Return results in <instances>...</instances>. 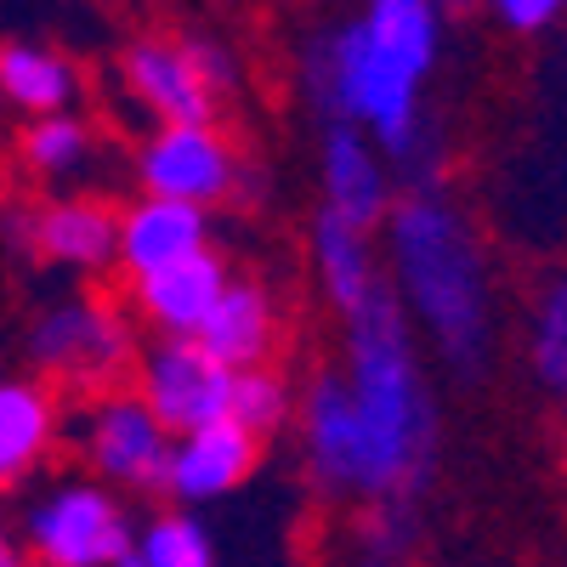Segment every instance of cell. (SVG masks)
I'll use <instances>...</instances> for the list:
<instances>
[{"instance_id":"cell-24","label":"cell","mask_w":567,"mask_h":567,"mask_svg":"<svg viewBox=\"0 0 567 567\" xmlns=\"http://www.w3.org/2000/svg\"><path fill=\"white\" fill-rule=\"evenodd\" d=\"M561 7H567V0H488L494 23L511 29V34H545V29H556Z\"/></svg>"},{"instance_id":"cell-13","label":"cell","mask_w":567,"mask_h":567,"mask_svg":"<svg viewBox=\"0 0 567 567\" xmlns=\"http://www.w3.org/2000/svg\"><path fill=\"white\" fill-rule=\"evenodd\" d=\"M227 256L210 245L199 256H182L148 278H136L131 284V301H136V318L154 329V341H194L199 336V323L210 318L216 296L227 290Z\"/></svg>"},{"instance_id":"cell-19","label":"cell","mask_w":567,"mask_h":567,"mask_svg":"<svg viewBox=\"0 0 567 567\" xmlns=\"http://www.w3.org/2000/svg\"><path fill=\"white\" fill-rule=\"evenodd\" d=\"M131 556L136 567H221L216 534L199 523V511H182V505H165L148 523H136Z\"/></svg>"},{"instance_id":"cell-16","label":"cell","mask_w":567,"mask_h":567,"mask_svg":"<svg viewBox=\"0 0 567 567\" xmlns=\"http://www.w3.org/2000/svg\"><path fill=\"white\" fill-rule=\"evenodd\" d=\"M194 341L221 369H233V374L272 363V347H278V301H272V290L261 278H239V272H233Z\"/></svg>"},{"instance_id":"cell-26","label":"cell","mask_w":567,"mask_h":567,"mask_svg":"<svg viewBox=\"0 0 567 567\" xmlns=\"http://www.w3.org/2000/svg\"><path fill=\"white\" fill-rule=\"evenodd\" d=\"M0 567H29V556H23V545L12 539L7 523H0Z\"/></svg>"},{"instance_id":"cell-12","label":"cell","mask_w":567,"mask_h":567,"mask_svg":"<svg viewBox=\"0 0 567 567\" xmlns=\"http://www.w3.org/2000/svg\"><path fill=\"white\" fill-rule=\"evenodd\" d=\"M63 443V403L40 374H0V494H18L52 465Z\"/></svg>"},{"instance_id":"cell-17","label":"cell","mask_w":567,"mask_h":567,"mask_svg":"<svg viewBox=\"0 0 567 567\" xmlns=\"http://www.w3.org/2000/svg\"><path fill=\"white\" fill-rule=\"evenodd\" d=\"M307 256H312V272H318L323 301L336 307L341 318L381 290V245H374L369 227H352V221L329 216V210H312Z\"/></svg>"},{"instance_id":"cell-28","label":"cell","mask_w":567,"mask_h":567,"mask_svg":"<svg viewBox=\"0 0 567 567\" xmlns=\"http://www.w3.org/2000/svg\"><path fill=\"white\" fill-rule=\"evenodd\" d=\"M114 567H136V556H120V561H114Z\"/></svg>"},{"instance_id":"cell-22","label":"cell","mask_w":567,"mask_h":567,"mask_svg":"<svg viewBox=\"0 0 567 567\" xmlns=\"http://www.w3.org/2000/svg\"><path fill=\"white\" fill-rule=\"evenodd\" d=\"M227 420L239 425V432H250L256 443H267L272 432H284V425L296 420V386L284 381V374H278L272 363H261V369H245V374H233Z\"/></svg>"},{"instance_id":"cell-20","label":"cell","mask_w":567,"mask_h":567,"mask_svg":"<svg viewBox=\"0 0 567 567\" xmlns=\"http://www.w3.org/2000/svg\"><path fill=\"white\" fill-rule=\"evenodd\" d=\"M91 154H97V136H91V120H80V114L29 120V131L18 136V159L40 182H74V176H85Z\"/></svg>"},{"instance_id":"cell-14","label":"cell","mask_w":567,"mask_h":567,"mask_svg":"<svg viewBox=\"0 0 567 567\" xmlns=\"http://www.w3.org/2000/svg\"><path fill=\"white\" fill-rule=\"evenodd\" d=\"M199 250H210V210L148 199V194H136L125 210H114V272H125V284Z\"/></svg>"},{"instance_id":"cell-2","label":"cell","mask_w":567,"mask_h":567,"mask_svg":"<svg viewBox=\"0 0 567 567\" xmlns=\"http://www.w3.org/2000/svg\"><path fill=\"white\" fill-rule=\"evenodd\" d=\"M381 284L409 318L414 341L449 374L483 381L499 358V272L488 239L437 176L392 199L381 216Z\"/></svg>"},{"instance_id":"cell-23","label":"cell","mask_w":567,"mask_h":567,"mask_svg":"<svg viewBox=\"0 0 567 567\" xmlns=\"http://www.w3.org/2000/svg\"><path fill=\"white\" fill-rule=\"evenodd\" d=\"M369 511V528H363V556H386V561H403L420 534H425V516H420V499H381V505H363Z\"/></svg>"},{"instance_id":"cell-11","label":"cell","mask_w":567,"mask_h":567,"mask_svg":"<svg viewBox=\"0 0 567 567\" xmlns=\"http://www.w3.org/2000/svg\"><path fill=\"white\" fill-rule=\"evenodd\" d=\"M318 187L329 216H341L352 227H381V216L392 210L398 187H392V165L374 154V142L352 125H323L318 136Z\"/></svg>"},{"instance_id":"cell-8","label":"cell","mask_w":567,"mask_h":567,"mask_svg":"<svg viewBox=\"0 0 567 567\" xmlns=\"http://www.w3.org/2000/svg\"><path fill=\"white\" fill-rule=\"evenodd\" d=\"M148 414L171 437L199 432L210 420H227L233 398V369H221L199 341H148L136 352V386Z\"/></svg>"},{"instance_id":"cell-21","label":"cell","mask_w":567,"mask_h":567,"mask_svg":"<svg viewBox=\"0 0 567 567\" xmlns=\"http://www.w3.org/2000/svg\"><path fill=\"white\" fill-rule=\"evenodd\" d=\"M528 374L545 398H567V284L545 278L528 307Z\"/></svg>"},{"instance_id":"cell-3","label":"cell","mask_w":567,"mask_h":567,"mask_svg":"<svg viewBox=\"0 0 567 567\" xmlns=\"http://www.w3.org/2000/svg\"><path fill=\"white\" fill-rule=\"evenodd\" d=\"M443 52L437 0H363L352 23L307 40L301 85L329 125H352L386 165L432 176V125H425V74Z\"/></svg>"},{"instance_id":"cell-4","label":"cell","mask_w":567,"mask_h":567,"mask_svg":"<svg viewBox=\"0 0 567 567\" xmlns=\"http://www.w3.org/2000/svg\"><path fill=\"white\" fill-rule=\"evenodd\" d=\"M131 505L114 488L91 483L85 471L34 488L12 528L29 567H114L120 556H131Z\"/></svg>"},{"instance_id":"cell-10","label":"cell","mask_w":567,"mask_h":567,"mask_svg":"<svg viewBox=\"0 0 567 567\" xmlns=\"http://www.w3.org/2000/svg\"><path fill=\"white\" fill-rule=\"evenodd\" d=\"M120 85L159 125H210L216 114V97L205 91L194 58H187V40H159V34L131 40L120 58Z\"/></svg>"},{"instance_id":"cell-25","label":"cell","mask_w":567,"mask_h":567,"mask_svg":"<svg viewBox=\"0 0 567 567\" xmlns=\"http://www.w3.org/2000/svg\"><path fill=\"white\" fill-rule=\"evenodd\" d=\"M187 58H194V69H199V80H205V91H210V97H221V91H233V85H239V58H233L227 45H210V40H187Z\"/></svg>"},{"instance_id":"cell-9","label":"cell","mask_w":567,"mask_h":567,"mask_svg":"<svg viewBox=\"0 0 567 567\" xmlns=\"http://www.w3.org/2000/svg\"><path fill=\"white\" fill-rule=\"evenodd\" d=\"M256 471H261V443L250 432H239L233 420H210L199 432L171 437L159 494H171V505H182V511H205V505L245 494Z\"/></svg>"},{"instance_id":"cell-7","label":"cell","mask_w":567,"mask_h":567,"mask_svg":"<svg viewBox=\"0 0 567 567\" xmlns=\"http://www.w3.org/2000/svg\"><path fill=\"white\" fill-rule=\"evenodd\" d=\"M131 176H136V194H148V199L216 210L239 194L245 165L216 125H154L136 142Z\"/></svg>"},{"instance_id":"cell-1","label":"cell","mask_w":567,"mask_h":567,"mask_svg":"<svg viewBox=\"0 0 567 567\" xmlns=\"http://www.w3.org/2000/svg\"><path fill=\"white\" fill-rule=\"evenodd\" d=\"M301 471L336 505L420 499L443 454L432 363L386 284L341 318V363L296 398Z\"/></svg>"},{"instance_id":"cell-18","label":"cell","mask_w":567,"mask_h":567,"mask_svg":"<svg viewBox=\"0 0 567 567\" xmlns=\"http://www.w3.org/2000/svg\"><path fill=\"white\" fill-rule=\"evenodd\" d=\"M74 97H80L74 58L40 40H0V103H12L29 120H45V114H74Z\"/></svg>"},{"instance_id":"cell-15","label":"cell","mask_w":567,"mask_h":567,"mask_svg":"<svg viewBox=\"0 0 567 567\" xmlns=\"http://www.w3.org/2000/svg\"><path fill=\"white\" fill-rule=\"evenodd\" d=\"M29 245L45 267L74 272V278H97L114 267V205L91 199V194L45 199L29 216Z\"/></svg>"},{"instance_id":"cell-5","label":"cell","mask_w":567,"mask_h":567,"mask_svg":"<svg viewBox=\"0 0 567 567\" xmlns=\"http://www.w3.org/2000/svg\"><path fill=\"white\" fill-rule=\"evenodd\" d=\"M63 443L80 454V471L91 483L125 494H159L171 432L148 414L136 392L103 386L97 398H85L80 409H63Z\"/></svg>"},{"instance_id":"cell-27","label":"cell","mask_w":567,"mask_h":567,"mask_svg":"<svg viewBox=\"0 0 567 567\" xmlns=\"http://www.w3.org/2000/svg\"><path fill=\"white\" fill-rule=\"evenodd\" d=\"M352 567H409V561H386V556H363V561H352Z\"/></svg>"},{"instance_id":"cell-29","label":"cell","mask_w":567,"mask_h":567,"mask_svg":"<svg viewBox=\"0 0 567 567\" xmlns=\"http://www.w3.org/2000/svg\"><path fill=\"white\" fill-rule=\"evenodd\" d=\"M437 7H465V0H437Z\"/></svg>"},{"instance_id":"cell-6","label":"cell","mask_w":567,"mask_h":567,"mask_svg":"<svg viewBox=\"0 0 567 567\" xmlns=\"http://www.w3.org/2000/svg\"><path fill=\"white\" fill-rule=\"evenodd\" d=\"M23 352L40 369V381L58 374V381H74V386H114L136 363L125 312L91 290L45 301L23 329Z\"/></svg>"}]
</instances>
